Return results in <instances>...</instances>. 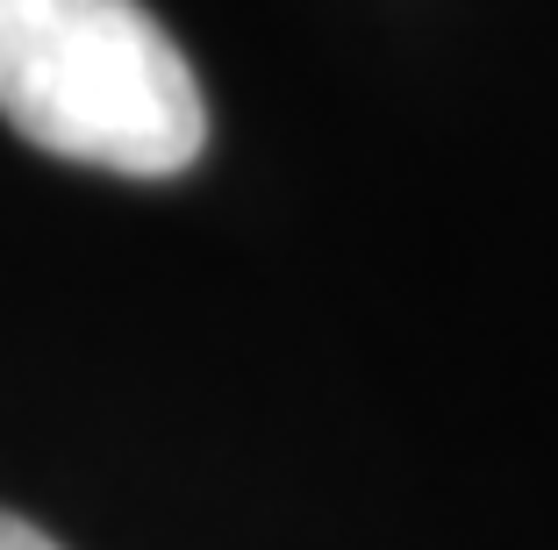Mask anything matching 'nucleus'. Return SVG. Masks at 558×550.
<instances>
[{"mask_svg":"<svg viewBox=\"0 0 558 550\" xmlns=\"http://www.w3.org/2000/svg\"><path fill=\"white\" fill-rule=\"evenodd\" d=\"M0 550H58V543H50L36 522H22V515H8V508H0Z\"/></svg>","mask_w":558,"mask_h":550,"instance_id":"f03ea898","label":"nucleus"},{"mask_svg":"<svg viewBox=\"0 0 558 550\" xmlns=\"http://www.w3.org/2000/svg\"><path fill=\"white\" fill-rule=\"evenodd\" d=\"M0 122L122 179H172L208 144L186 50L136 0H0Z\"/></svg>","mask_w":558,"mask_h":550,"instance_id":"f257e3e1","label":"nucleus"}]
</instances>
